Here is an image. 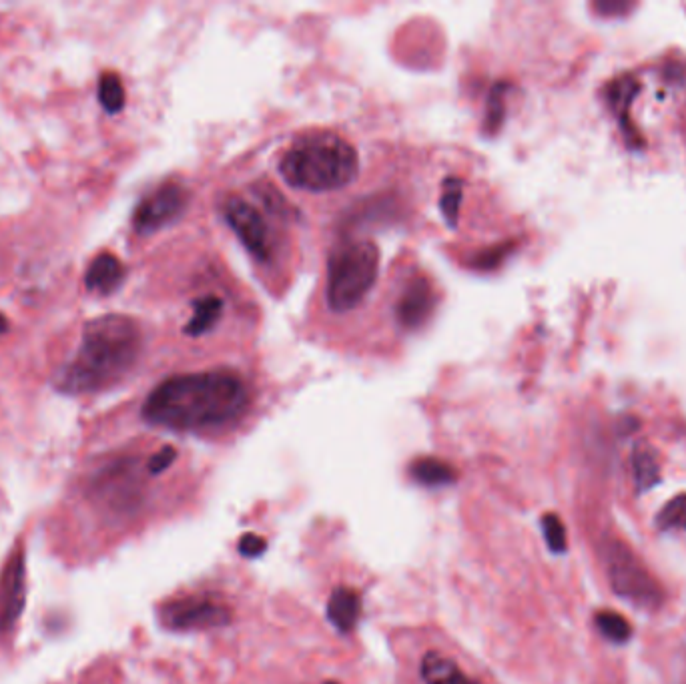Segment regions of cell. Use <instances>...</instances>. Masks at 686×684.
<instances>
[{
	"label": "cell",
	"instance_id": "6da1fadb",
	"mask_svg": "<svg viewBox=\"0 0 686 684\" xmlns=\"http://www.w3.org/2000/svg\"><path fill=\"white\" fill-rule=\"evenodd\" d=\"M249 404L245 382L231 372L175 376L159 384L143 406V418L161 428L191 432L225 426Z\"/></svg>",
	"mask_w": 686,
	"mask_h": 684
},
{
	"label": "cell",
	"instance_id": "7a4b0ae2",
	"mask_svg": "<svg viewBox=\"0 0 686 684\" xmlns=\"http://www.w3.org/2000/svg\"><path fill=\"white\" fill-rule=\"evenodd\" d=\"M143 350V333L135 319L103 315L91 319L73 360L59 372L57 388L65 394H97L123 382Z\"/></svg>",
	"mask_w": 686,
	"mask_h": 684
},
{
	"label": "cell",
	"instance_id": "3957f363",
	"mask_svg": "<svg viewBox=\"0 0 686 684\" xmlns=\"http://www.w3.org/2000/svg\"><path fill=\"white\" fill-rule=\"evenodd\" d=\"M287 185L323 193L350 185L360 171L356 147L331 131H311L293 141L279 161Z\"/></svg>",
	"mask_w": 686,
	"mask_h": 684
},
{
	"label": "cell",
	"instance_id": "277c9868",
	"mask_svg": "<svg viewBox=\"0 0 686 684\" xmlns=\"http://www.w3.org/2000/svg\"><path fill=\"white\" fill-rule=\"evenodd\" d=\"M380 269V249L372 241H350L335 249L327 265V303L333 311L356 309L372 291Z\"/></svg>",
	"mask_w": 686,
	"mask_h": 684
},
{
	"label": "cell",
	"instance_id": "5b68a950",
	"mask_svg": "<svg viewBox=\"0 0 686 684\" xmlns=\"http://www.w3.org/2000/svg\"><path fill=\"white\" fill-rule=\"evenodd\" d=\"M602 558L610 586L620 598L648 610H654L662 604L660 584L626 544L620 540H606Z\"/></svg>",
	"mask_w": 686,
	"mask_h": 684
},
{
	"label": "cell",
	"instance_id": "8992f818",
	"mask_svg": "<svg viewBox=\"0 0 686 684\" xmlns=\"http://www.w3.org/2000/svg\"><path fill=\"white\" fill-rule=\"evenodd\" d=\"M223 217L257 261H269L273 257V235L259 209L239 195H229L223 203Z\"/></svg>",
	"mask_w": 686,
	"mask_h": 684
},
{
	"label": "cell",
	"instance_id": "52a82bcc",
	"mask_svg": "<svg viewBox=\"0 0 686 684\" xmlns=\"http://www.w3.org/2000/svg\"><path fill=\"white\" fill-rule=\"evenodd\" d=\"M27 602V562L19 544L0 572V634L7 636L19 624Z\"/></svg>",
	"mask_w": 686,
	"mask_h": 684
},
{
	"label": "cell",
	"instance_id": "ba28073f",
	"mask_svg": "<svg viewBox=\"0 0 686 684\" xmlns=\"http://www.w3.org/2000/svg\"><path fill=\"white\" fill-rule=\"evenodd\" d=\"M189 193L181 183L169 181L145 197L133 217V225L139 233H153L173 223L187 207Z\"/></svg>",
	"mask_w": 686,
	"mask_h": 684
},
{
	"label": "cell",
	"instance_id": "9c48e42d",
	"mask_svg": "<svg viewBox=\"0 0 686 684\" xmlns=\"http://www.w3.org/2000/svg\"><path fill=\"white\" fill-rule=\"evenodd\" d=\"M165 626L173 630H205L219 628L231 622V612L227 606L205 598L189 596L177 602H171L163 608L161 614Z\"/></svg>",
	"mask_w": 686,
	"mask_h": 684
},
{
	"label": "cell",
	"instance_id": "30bf717a",
	"mask_svg": "<svg viewBox=\"0 0 686 684\" xmlns=\"http://www.w3.org/2000/svg\"><path fill=\"white\" fill-rule=\"evenodd\" d=\"M436 303L438 295L434 283L426 275H416L406 283L402 295L398 297L396 319L408 331L420 329L432 317Z\"/></svg>",
	"mask_w": 686,
	"mask_h": 684
},
{
	"label": "cell",
	"instance_id": "8fae6325",
	"mask_svg": "<svg viewBox=\"0 0 686 684\" xmlns=\"http://www.w3.org/2000/svg\"><path fill=\"white\" fill-rule=\"evenodd\" d=\"M125 279V267L113 253H101L93 259V263L87 269L85 283L91 291L109 295L113 293Z\"/></svg>",
	"mask_w": 686,
	"mask_h": 684
},
{
	"label": "cell",
	"instance_id": "7c38bea8",
	"mask_svg": "<svg viewBox=\"0 0 686 684\" xmlns=\"http://www.w3.org/2000/svg\"><path fill=\"white\" fill-rule=\"evenodd\" d=\"M360 610H362V604L356 590L341 586L329 598L327 618L339 632H350L358 624Z\"/></svg>",
	"mask_w": 686,
	"mask_h": 684
},
{
	"label": "cell",
	"instance_id": "4fadbf2b",
	"mask_svg": "<svg viewBox=\"0 0 686 684\" xmlns=\"http://www.w3.org/2000/svg\"><path fill=\"white\" fill-rule=\"evenodd\" d=\"M420 672L426 684H478L470 680L454 660L440 652H428L422 658Z\"/></svg>",
	"mask_w": 686,
	"mask_h": 684
},
{
	"label": "cell",
	"instance_id": "5bb4252c",
	"mask_svg": "<svg viewBox=\"0 0 686 684\" xmlns=\"http://www.w3.org/2000/svg\"><path fill=\"white\" fill-rule=\"evenodd\" d=\"M221 313H223V301L219 297L205 295L197 299L193 305V315L185 327V333L193 337L207 333L221 319Z\"/></svg>",
	"mask_w": 686,
	"mask_h": 684
},
{
	"label": "cell",
	"instance_id": "9a60e30c",
	"mask_svg": "<svg viewBox=\"0 0 686 684\" xmlns=\"http://www.w3.org/2000/svg\"><path fill=\"white\" fill-rule=\"evenodd\" d=\"M410 476L424 486H446L456 480V470L438 458H418L410 466Z\"/></svg>",
	"mask_w": 686,
	"mask_h": 684
},
{
	"label": "cell",
	"instance_id": "2e32d148",
	"mask_svg": "<svg viewBox=\"0 0 686 684\" xmlns=\"http://www.w3.org/2000/svg\"><path fill=\"white\" fill-rule=\"evenodd\" d=\"M594 622H596V628L600 630V634L604 638H608L610 642L614 644H622L630 638L632 634V626L630 622L618 614V612H612V610H602L594 616Z\"/></svg>",
	"mask_w": 686,
	"mask_h": 684
},
{
	"label": "cell",
	"instance_id": "e0dca14e",
	"mask_svg": "<svg viewBox=\"0 0 686 684\" xmlns=\"http://www.w3.org/2000/svg\"><path fill=\"white\" fill-rule=\"evenodd\" d=\"M636 486L644 492L658 482V462L656 456L648 448H638L632 458Z\"/></svg>",
	"mask_w": 686,
	"mask_h": 684
},
{
	"label": "cell",
	"instance_id": "ac0fdd59",
	"mask_svg": "<svg viewBox=\"0 0 686 684\" xmlns=\"http://www.w3.org/2000/svg\"><path fill=\"white\" fill-rule=\"evenodd\" d=\"M99 101L107 113H119L125 107V87L115 73H105L99 81Z\"/></svg>",
	"mask_w": 686,
	"mask_h": 684
},
{
	"label": "cell",
	"instance_id": "d6986e66",
	"mask_svg": "<svg viewBox=\"0 0 686 684\" xmlns=\"http://www.w3.org/2000/svg\"><path fill=\"white\" fill-rule=\"evenodd\" d=\"M656 526L664 532L686 530V494H678L656 516Z\"/></svg>",
	"mask_w": 686,
	"mask_h": 684
},
{
	"label": "cell",
	"instance_id": "ffe728a7",
	"mask_svg": "<svg viewBox=\"0 0 686 684\" xmlns=\"http://www.w3.org/2000/svg\"><path fill=\"white\" fill-rule=\"evenodd\" d=\"M460 203H462V181L452 177L444 183V195H442V211H444L450 227L458 225Z\"/></svg>",
	"mask_w": 686,
	"mask_h": 684
},
{
	"label": "cell",
	"instance_id": "44dd1931",
	"mask_svg": "<svg viewBox=\"0 0 686 684\" xmlns=\"http://www.w3.org/2000/svg\"><path fill=\"white\" fill-rule=\"evenodd\" d=\"M504 101H506V85H496L488 99V113H486V133L494 135L502 121H504Z\"/></svg>",
	"mask_w": 686,
	"mask_h": 684
},
{
	"label": "cell",
	"instance_id": "7402d4cb",
	"mask_svg": "<svg viewBox=\"0 0 686 684\" xmlns=\"http://www.w3.org/2000/svg\"><path fill=\"white\" fill-rule=\"evenodd\" d=\"M542 530L548 548L556 554H562L566 550V528L562 520L556 514H546L542 518Z\"/></svg>",
	"mask_w": 686,
	"mask_h": 684
},
{
	"label": "cell",
	"instance_id": "603a6c76",
	"mask_svg": "<svg viewBox=\"0 0 686 684\" xmlns=\"http://www.w3.org/2000/svg\"><path fill=\"white\" fill-rule=\"evenodd\" d=\"M512 249H514V243H502V245L484 249V251H480V253L472 259V267H474V269H480V271L496 269V267L512 253Z\"/></svg>",
	"mask_w": 686,
	"mask_h": 684
},
{
	"label": "cell",
	"instance_id": "cb8c5ba5",
	"mask_svg": "<svg viewBox=\"0 0 686 684\" xmlns=\"http://www.w3.org/2000/svg\"><path fill=\"white\" fill-rule=\"evenodd\" d=\"M265 548H267V542L257 534H245L239 540V552L245 558H257L265 552Z\"/></svg>",
	"mask_w": 686,
	"mask_h": 684
},
{
	"label": "cell",
	"instance_id": "d4e9b609",
	"mask_svg": "<svg viewBox=\"0 0 686 684\" xmlns=\"http://www.w3.org/2000/svg\"><path fill=\"white\" fill-rule=\"evenodd\" d=\"M175 456H177V452H175L171 446L159 450V452L151 458V462H149V472H151V474H161L163 470H167V468L175 462Z\"/></svg>",
	"mask_w": 686,
	"mask_h": 684
},
{
	"label": "cell",
	"instance_id": "484cf974",
	"mask_svg": "<svg viewBox=\"0 0 686 684\" xmlns=\"http://www.w3.org/2000/svg\"><path fill=\"white\" fill-rule=\"evenodd\" d=\"M596 9L600 13H614V11L622 13V11H626V5H622V3H598Z\"/></svg>",
	"mask_w": 686,
	"mask_h": 684
},
{
	"label": "cell",
	"instance_id": "4316f807",
	"mask_svg": "<svg viewBox=\"0 0 686 684\" xmlns=\"http://www.w3.org/2000/svg\"><path fill=\"white\" fill-rule=\"evenodd\" d=\"M325 684H337V682H325Z\"/></svg>",
	"mask_w": 686,
	"mask_h": 684
}]
</instances>
